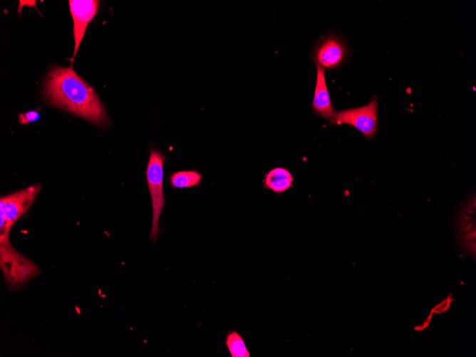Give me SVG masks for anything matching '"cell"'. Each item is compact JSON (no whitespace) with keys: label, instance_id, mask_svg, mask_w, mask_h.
<instances>
[{"label":"cell","instance_id":"7c38bea8","mask_svg":"<svg viewBox=\"0 0 476 357\" xmlns=\"http://www.w3.org/2000/svg\"><path fill=\"white\" fill-rule=\"evenodd\" d=\"M39 118V113L35 110H31L20 113L19 115V122L21 124H29L34 122Z\"/></svg>","mask_w":476,"mask_h":357},{"label":"cell","instance_id":"ba28073f","mask_svg":"<svg viewBox=\"0 0 476 357\" xmlns=\"http://www.w3.org/2000/svg\"><path fill=\"white\" fill-rule=\"evenodd\" d=\"M316 66V81L311 106L316 115L328 121L332 118L335 110L328 91L325 70Z\"/></svg>","mask_w":476,"mask_h":357},{"label":"cell","instance_id":"5b68a950","mask_svg":"<svg viewBox=\"0 0 476 357\" xmlns=\"http://www.w3.org/2000/svg\"><path fill=\"white\" fill-rule=\"evenodd\" d=\"M376 98L363 106L335 111L329 121L331 125L348 124L358 130L366 138L376 133L378 123Z\"/></svg>","mask_w":476,"mask_h":357},{"label":"cell","instance_id":"9c48e42d","mask_svg":"<svg viewBox=\"0 0 476 357\" xmlns=\"http://www.w3.org/2000/svg\"><path fill=\"white\" fill-rule=\"evenodd\" d=\"M294 178L285 168L276 167L265 176V185L275 192H282L291 186Z\"/></svg>","mask_w":476,"mask_h":357},{"label":"cell","instance_id":"277c9868","mask_svg":"<svg viewBox=\"0 0 476 357\" xmlns=\"http://www.w3.org/2000/svg\"><path fill=\"white\" fill-rule=\"evenodd\" d=\"M164 161L165 156L160 152L156 150L150 151L146 176L152 207V221L150 232L152 240H154L159 234V219L165 205L162 189Z\"/></svg>","mask_w":476,"mask_h":357},{"label":"cell","instance_id":"3957f363","mask_svg":"<svg viewBox=\"0 0 476 357\" xmlns=\"http://www.w3.org/2000/svg\"><path fill=\"white\" fill-rule=\"evenodd\" d=\"M41 187L37 184L1 197L0 239H9L11 228L31 207Z\"/></svg>","mask_w":476,"mask_h":357},{"label":"cell","instance_id":"8992f818","mask_svg":"<svg viewBox=\"0 0 476 357\" xmlns=\"http://www.w3.org/2000/svg\"><path fill=\"white\" fill-rule=\"evenodd\" d=\"M348 47L340 36L328 34L322 37L312 51L316 65L324 70L334 69L341 66L348 56Z\"/></svg>","mask_w":476,"mask_h":357},{"label":"cell","instance_id":"52a82bcc","mask_svg":"<svg viewBox=\"0 0 476 357\" xmlns=\"http://www.w3.org/2000/svg\"><path fill=\"white\" fill-rule=\"evenodd\" d=\"M70 11L73 21L75 46L73 56L77 53L88 23L95 16L100 6L95 0H69Z\"/></svg>","mask_w":476,"mask_h":357},{"label":"cell","instance_id":"30bf717a","mask_svg":"<svg viewBox=\"0 0 476 357\" xmlns=\"http://www.w3.org/2000/svg\"><path fill=\"white\" fill-rule=\"evenodd\" d=\"M202 180V175L195 170L179 171L170 176L172 185L177 188L197 186Z\"/></svg>","mask_w":476,"mask_h":357},{"label":"cell","instance_id":"8fae6325","mask_svg":"<svg viewBox=\"0 0 476 357\" xmlns=\"http://www.w3.org/2000/svg\"><path fill=\"white\" fill-rule=\"evenodd\" d=\"M225 343L232 357L250 356L242 337L237 331L229 333Z\"/></svg>","mask_w":476,"mask_h":357},{"label":"cell","instance_id":"6da1fadb","mask_svg":"<svg viewBox=\"0 0 476 357\" xmlns=\"http://www.w3.org/2000/svg\"><path fill=\"white\" fill-rule=\"evenodd\" d=\"M49 103L96 124L105 125L108 117L93 88L72 67L53 66L43 86Z\"/></svg>","mask_w":476,"mask_h":357},{"label":"cell","instance_id":"7a4b0ae2","mask_svg":"<svg viewBox=\"0 0 476 357\" xmlns=\"http://www.w3.org/2000/svg\"><path fill=\"white\" fill-rule=\"evenodd\" d=\"M0 266L6 283L15 289L39 274L40 269L17 252L9 242L0 243Z\"/></svg>","mask_w":476,"mask_h":357}]
</instances>
